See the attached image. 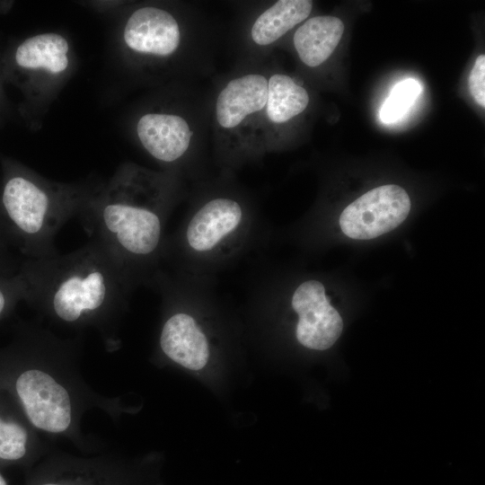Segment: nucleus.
Returning <instances> with one entry per match:
<instances>
[{"instance_id":"obj_1","label":"nucleus","mask_w":485,"mask_h":485,"mask_svg":"<svg viewBox=\"0 0 485 485\" xmlns=\"http://www.w3.org/2000/svg\"><path fill=\"white\" fill-rule=\"evenodd\" d=\"M177 198L171 176L127 164L91 191L80 216L90 239L119 265L136 288L163 264L165 229Z\"/></svg>"},{"instance_id":"obj_2","label":"nucleus","mask_w":485,"mask_h":485,"mask_svg":"<svg viewBox=\"0 0 485 485\" xmlns=\"http://www.w3.org/2000/svg\"><path fill=\"white\" fill-rule=\"evenodd\" d=\"M20 274L25 300L52 322L97 329L111 339L136 287L96 242L69 253L28 259Z\"/></svg>"},{"instance_id":"obj_3","label":"nucleus","mask_w":485,"mask_h":485,"mask_svg":"<svg viewBox=\"0 0 485 485\" xmlns=\"http://www.w3.org/2000/svg\"><path fill=\"white\" fill-rule=\"evenodd\" d=\"M75 343L44 329H32L19 343L0 351V391L33 430L72 436L83 409L75 383L65 373Z\"/></svg>"},{"instance_id":"obj_4","label":"nucleus","mask_w":485,"mask_h":485,"mask_svg":"<svg viewBox=\"0 0 485 485\" xmlns=\"http://www.w3.org/2000/svg\"><path fill=\"white\" fill-rule=\"evenodd\" d=\"M257 227L251 210L236 197L216 195L198 203L166 238L163 262L180 273L207 278L250 245Z\"/></svg>"},{"instance_id":"obj_5","label":"nucleus","mask_w":485,"mask_h":485,"mask_svg":"<svg viewBox=\"0 0 485 485\" xmlns=\"http://www.w3.org/2000/svg\"><path fill=\"white\" fill-rule=\"evenodd\" d=\"M90 193L31 174H16L7 180L2 194L4 214L28 259L58 253L55 246L57 233L80 214Z\"/></svg>"},{"instance_id":"obj_6","label":"nucleus","mask_w":485,"mask_h":485,"mask_svg":"<svg viewBox=\"0 0 485 485\" xmlns=\"http://www.w3.org/2000/svg\"><path fill=\"white\" fill-rule=\"evenodd\" d=\"M410 199L401 187L375 188L349 204L339 218L342 233L355 240H370L398 227L408 216Z\"/></svg>"},{"instance_id":"obj_7","label":"nucleus","mask_w":485,"mask_h":485,"mask_svg":"<svg viewBox=\"0 0 485 485\" xmlns=\"http://www.w3.org/2000/svg\"><path fill=\"white\" fill-rule=\"evenodd\" d=\"M25 485H138L137 472L113 457L46 458L29 469Z\"/></svg>"},{"instance_id":"obj_8","label":"nucleus","mask_w":485,"mask_h":485,"mask_svg":"<svg viewBox=\"0 0 485 485\" xmlns=\"http://www.w3.org/2000/svg\"><path fill=\"white\" fill-rule=\"evenodd\" d=\"M290 305L297 315L295 338L304 348L325 350L340 338L343 321L321 281L307 279L300 283L292 293Z\"/></svg>"},{"instance_id":"obj_9","label":"nucleus","mask_w":485,"mask_h":485,"mask_svg":"<svg viewBox=\"0 0 485 485\" xmlns=\"http://www.w3.org/2000/svg\"><path fill=\"white\" fill-rule=\"evenodd\" d=\"M123 40L133 52L166 57L178 49L181 30L170 12L155 6H143L135 10L127 20Z\"/></svg>"},{"instance_id":"obj_10","label":"nucleus","mask_w":485,"mask_h":485,"mask_svg":"<svg viewBox=\"0 0 485 485\" xmlns=\"http://www.w3.org/2000/svg\"><path fill=\"white\" fill-rule=\"evenodd\" d=\"M268 96V79L251 73L230 80L219 92L215 106L216 120L224 130H235L263 113Z\"/></svg>"},{"instance_id":"obj_11","label":"nucleus","mask_w":485,"mask_h":485,"mask_svg":"<svg viewBox=\"0 0 485 485\" xmlns=\"http://www.w3.org/2000/svg\"><path fill=\"white\" fill-rule=\"evenodd\" d=\"M136 132L145 150L163 163L181 160L189 150L193 136L183 117L167 112L142 115L137 122Z\"/></svg>"},{"instance_id":"obj_12","label":"nucleus","mask_w":485,"mask_h":485,"mask_svg":"<svg viewBox=\"0 0 485 485\" xmlns=\"http://www.w3.org/2000/svg\"><path fill=\"white\" fill-rule=\"evenodd\" d=\"M34 432L9 399L0 391V467L33 466L38 458Z\"/></svg>"},{"instance_id":"obj_13","label":"nucleus","mask_w":485,"mask_h":485,"mask_svg":"<svg viewBox=\"0 0 485 485\" xmlns=\"http://www.w3.org/2000/svg\"><path fill=\"white\" fill-rule=\"evenodd\" d=\"M343 32L344 24L338 17L315 16L296 30L294 46L301 61L310 67H315L331 57Z\"/></svg>"},{"instance_id":"obj_14","label":"nucleus","mask_w":485,"mask_h":485,"mask_svg":"<svg viewBox=\"0 0 485 485\" xmlns=\"http://www.w3.org/2000/svg\"><path fill=\"white\" fill-rule=\"evenodd\" d=\"M69 44L59 33L44 32L25 40L15 52L21 67L60 75L69 66Z\"/></svg>"},{"instance_id":"obj_15","label":"nucleus","mask_w":485,"mask_h":485,"mask_svg":"<svg viewBox=\"0 0 485 485\" xmlns=\"http://www.w3.org/2000/svg\"><path fill=\"white\" fill-rule=\"evenodd\" d=\"M313 8L309 0H279L261 13L251 29V38L259 46H268L305 20Z\"/></svg>"},{"instance_id":"obj_16","label":"nucleus","mask_w":485,"mask_h":485,"mask_svg":"<svg viewBox=\"0 0 485 485\" xmlns=\"http://www.w3.org/2000/svg\"><path fill=\"white\" fill-rule=\"evenodd\" d=\"M307 91L292 77L274 74L268 79V96L263 110L273 125L284 124L301 114L308 106Z\"/></svg>"},{"instance_id":"obj_17","label":"nucleus","mask_w":485,"mask_h":485,"mask_svg":"<svg viewBox=\"0 0 485 485\" xmlns=\"http://www.w3.org/2000/svg\"><path fill=\"white\" fill-rule=\"evenodd\" d=\"M421 92V86L413 78L397 83L380 110V119L385 124L401 119L413 105Z\"/></svg>"},{"instance_id":"obj_18","label":"nucleus","mask_w":485,"mask_h":485,"mask_svg":"<svg viewBox=\"0 0 485 485\" xmlns=\"http://www.w3.org/2000/svg\"><path fill=\"white\" fill-rule=\"evenodd\" d=\"M25 283L19 273L14 278L0 277V319L19 299H25Z\"/></svg>"},{"instance_id":"obj_19","label":"nucleus","mask_w":485,"mask_h":485,"mask_svg":"<svg viewBox=\"0 0 485 485\" xmlns=\"http://www.w3.org/2000/svg\"><path fill=\"white\" fill-rule=\"evenodd\" d=\"M469 90L474 101L485 107V56L480 55L469 75Z\"/></svg>"},{"instance_id":"obj_20","label":"nucleus","mask_w":485,"mask_h":485,"mask_svg":"<svg viewBox=\"0 0 485 485\" xmlns=\"http://www.w3.org/2000/svg\"><path fill=\"white\" fill-rule=\"evenodd\" d=\"M0 485H8L5 478L4 477L1 472H0Z\"/></svg>"}]
</instances>
